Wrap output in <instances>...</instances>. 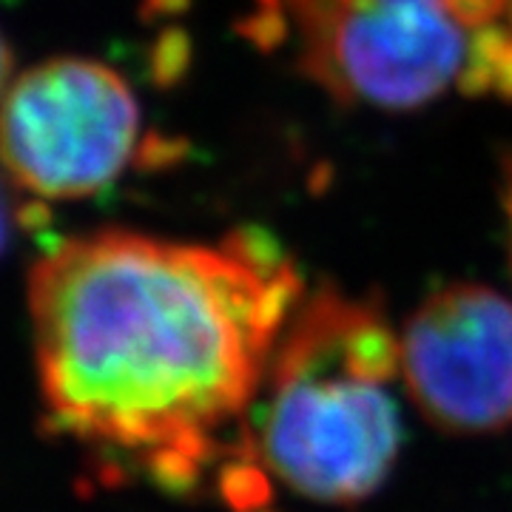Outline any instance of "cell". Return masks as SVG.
Listing matches in <instances>:
<instances>
[{
	"label": "cell",
	"mask_w": 512,
	"mask_h": 512,
	"mask_svg": "<svg viewBox=\"0 0 512 512\" xmlns=\"http://www.w3.org/2000/svg\"><path fill=\"white\" fill-rule=\"evenodd\" d=\"M302 282L259 234L97 231L29 276L37 382L60 433L168 490L239 456Z\"/></svg>",
	"instance_id": "6da1fadb"
},
{
	"label": "cell",
	"mask_w": 512,
	"mask_h": 512,
	"mask_svg": "<svg viewBox=\"0 0 512 512\" xmlns=\"http://www.w3.org/2000/svg\"><path fill=\"white\" fill-rule=\"evenodd\" d=\"M399 333L359 296H302L276 342L239 456L311 504L350 507L402 450Z\"/></svg>",
	"instance_id": "7a4b0ae2"
},
{
	"label": "cell",
	"mask_w": 512,
	"mask_h": 512,
	"mask_svg": "<svg viewBox=\"0 0 512 512\" xmlns=\"http://www.w3.org/2000/svg\"><path fill=\"white\" fill-rule=\"evenodd\" d=\"M251 32L350 106L512 97V0H256Z\"/></svg>",
	"instance_id": "3957f363"
},
{
	"label": "cell",
	"mask_w": 512,
	"mask_h": 512,
	"mask_svg": "<svg viewBox=\"0 0 512 512\" xmlns=\"http://www.w3.org/2000/svg\"><path fill=\"white\" fill-rule=\"evenodd\" d=\"M140 106L120 74L86 57L23 72L0 100V165L37 200L109 188L140 157Z\"/></svg>",
	"instance_id": "277c9868"
},
{
	"label": "cell",
	"mask_w": 512,
	"mask_h": 512,
	"mask_svg": "<svg viewBox=\"0 0 512 512\" xmlns=\"http://www.w3.org/2000/svg\"><path fill=\"white\" fill-rule=\"evenodd\" d=\"M402 387L450 436L512 424V299L458 282L421 302L399 333Z\"/></svg>",
	"instance_id": "5b68a950"
},
{
	"label": "cell",
	"mask_w": 512,
	"mask_h": 512,
	"mask_svg": "<svg viewBox=\"0 0 512 512\" xmlns=\"http://www.w3.org/2000/svg\"><path fill=\"white\" fill-rule=\"evenodd\" d=\"M6 180L0 177V254L6 251L9 239H12V231H15V202L6 191Z\"/></svg>",
	"instance_id": "8992f818"
},
{
	"label": "cell",
	"mask_w": 512,
	"mask_h": 512,
	"mask_svg": "<svg viewBox=\"0 0 512 512\" xmlns=\"http://www.w3.org/2000/svg\"><path fill=\"white\" fill-rule=\"evenodd\" d=\"M9 77H12V49H9L6 37L0 35V100L9 89Z\"/></svg>",
	"instance_id": "52a82bcc"
},
{
	"label": "cell",
	"mask_w": 512,
	"mask_h": 512,
	"mask_svg": "<svg viewBox=\"0 0 512 512\" xmlns=\"http://www.w3.org/2000/svg\"><path fill=\"white\" fill-rule=\"evenodd\" d=\"M504 211H507V222H510V245H512V163H507V177H504Z\"/></svg>",
	"instance_id": "ba28073f"
}]
</instances>
